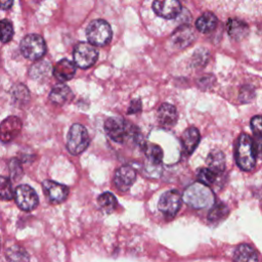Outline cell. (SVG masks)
Returning <instances> with one entry per match:
<instances>
[{"label":"cell","mask_w":262,"mask_h":262,"mask_svg":"<svg viewBox=\"0 0 262 262\" xmlns=\"http://www.w3.org/2000/svg\"><path fill=\"white\" fill-rule=\"evenodd\" d=\"M260 152V143H256L248 134H241L235 147V161L244 171H251L255 168L256 157Z\"/></svg>","instance_id":"1"},{"label":"cell","mask_w":262,"mask_h":262,"mask_svg":"<svg viewBox=\"0 0 262 262\" xmlns=\"http://www.w3.org/2000/svg\"><path fill=\"white\" fill-rule=\"evenodd\" d=\"M183 201L193 209H203L212 206L215 202L213 191L206 185L194 182L183 192Z\"/></svg>","instance_id":"2"},{"label":"cell","mask_w":262,"mask_h":262,"mask_svg":"<svg viewBox=\"0 0 262 262\" xmlns=\"http://www.w3.org/2000/svg\"><path fill=\"white\" fill-rule=\"evenodd\" d=\"M90 138L87 129L81 124H74L68 133L67 148L70 154L77 156L82 154L89 145Z\"/></svg>","instance_id":"3"},{"label":"cell","mask_w":262,"mask_h":262,"mask_svg":"<svg viewBox=\"0 0 262 262\" xmlns=\"http://www.w3.org/2000/svg\"><path fill=\"white\" fill-rule=\"evenodd\" d=\"M112 36L113 32L111 26L103 19L91 21L86 30V37L91 45L104 46L110 43Z\"/></svg>","instance_id":"4"},{"label":"cell","mask_w":262,"mask_h":262,"mask_svg":"<svg viewBox=\"0 0 262 262\" xmlns=\"http://www.w3.org/2000/svg\"><path fill=\"white\" fill-rule=\"evenodd\" d=\"M20 51L23 55L30 60H38L46 52L44 39L37 34L27 35L20 41Z\"/></svg>","instance_id":"5"},{"label":"cell","mask_w":262,"mask_h":262,"mask_svg":"<svg viewBox=\"0 0 262 262\" xmlns=\"http://www.w3.org/2000/svg\"><path fill=\"white\" fill-rule=\"evenodd\" d=\"M98 57V52L93 45L90 43H79L76 45L73 58L75 66H78L81 69H87L93 66Z\"/></svg>","instance_id":"6"},{"label":"cell","mask_w":262,"mask_h":262,"mask_svg":"<svg viewBox=\"0 0 262 262\" xmlns=\"http://www.w3.org/2000/svg\"><path fill=\"white\" fill-rule=\"evenodd\" d=\"M104 130L108 137L118 143H123L131 132L128 124L118 117L108 118L104 123Z\"/></svg>","instance_id":"7"},{"label":"cell","mask_w":262,"mask_h":262,"mask_svg":"<svg viewBox=\"0 0 262 262\" xmlns=\"http://www.w3.org/2000/svg\"><path fill=\"white\" fill-rule=\"evenodd\" d=\"M14 199L17 206L24 211L34 210L39 203V198L34 188L27 184L18 185L14 190Z\"/></svg>","instance_id":"8"},{"label":"cell","mask_w":262,"mask_h":262,"mask_svg":"<svg viewBox=\"0 0 262 262\" xmlns=\"http://www.w3.org/2000/svg\"><path fill=\"white\" fill-rule=\"evenodd\" d=\"M181 202V196L176 190H168L161 195L158 203V208L164 215L173 217L179 211Z\"/></svg>","instance_id":"9"},{"label":"cell","mask_w":262,"mask_h":262,"mask_svg":"<svg viewBox=\"0 0 262 262\" xmlns=\"http://www.w3.org/2000/svg\"><path fill=\"white\" fill-rule=\"evenodd\" d=\"M42 187L47 200L52 204H60L69 195V187L53 180H44Z\"/></svg>","instance_id":"10"},{"label":"cell","mask_w":262,"mask_h":262,"mask_svg":"<svg viewBox=\"0 0 262 262\" xmlns=\"http://www.w3.org/2000/svg\"><path fill=\"white\" fill-rule=\"evenodd\" d=\"M152 9L158 16L173 19L179 15L181 4L179 0H154Z\"/></svg>","instance_id":"11"},{"label":"cell","mask_w":262,"mask_h":262,"mask_svg":"<svg viewBox=\"0 0 262 262\" xmlns=\"http://www.w3.org/2000/svg\"><path fill=\"white\" fill-rule=\"evenodd\" d=\"M23 123L18 117L10 116L0 124V140L4 143L12 141L20 132Z\"/></svg>","instance_id":"12"},{"label":"cell","mask_w":262,"mask_h":262,"mask_svg":"<svg viewBox=\"0 0 262 262\" xmlns=\"http://www.w3.org/2000/svg\"><path fill=\"white\" fill-rule=\"evenodd\" d=\"M136 180V172L130 166H122L114 176V183L120 191H127Z\"/></svg>","instance_id":"13"},{"label":"cell","mask_w":262,"mask_h":262,"mask_svg":"<svg viewBox=\"0 0 262 262\" xmlns=\"http://www.w3.org/2000/svg\"><path fill=\"white\" fill-rule=\"evenodd\" d=\"M157 117H158V121L162 127L171 128L176 124L178 114H177V110L174 105L165 102L159 107Z\"/></svg>","instance_id":"14"},{"label":"cell","mask_w":262,"mask_h":262,"mask_svg":"<svg viewBox=\"0 0 262 262\" xmlns=\"http://www.w3.org/2000/svg\"><path fill=\"white\" fill-rule=\"evenodd\" d=\"M53 76L61 82H66L71 80L76 74V66L73 61L69 59H61L59 60L54 68L52 69Z\"/></svg>","instance_id":"15"},{"label":"cell","mask_w":262,"mask_h":262,"mask_svg":"<svg viewBox=\"0 0 262 262\" xmlns=\"http://www.w3.org/2000/svg\"><path fill=\"white\" fill-rule=\"evenodd\" d=\"M200 138H201L200 132L196 128L194 127L187 128L182 133V136H181V144H182L183 151L186 155L192 154L200 142Z\"/></svg>","instance_id":"16"},{"label":"cell","mask_w":262,"mask_h":262,"mask_svg":"<svg viewBox=\"0 0 262 262\" xmlns=\"http://www.w3.org/2000/svg\"><path fill=\"white\" fill-rule=\"evenodd\" d=\"M233 262H259L258 253L250 245L242 244L233 253Z\"/></svg>","instance_id":"17"},{"label":"cell","mask_w":262,"mask_h":262,"mask_svg":"<svg viewBox=\"0 0 262 262\" xmlns=\"http://www.w3.org/2000/svg\"><path fill=\"white\" fill-rule=\"evenodd\" d=\"M72 97L71 89L64 84L55 85L49 94V99L52 103L61 105Z\"/></svg>","instance_id":"18"},{"label":"cell","mask_w":262,"mask_h":262,"mask_svg":"<svg viewBox=\"0 0 262 262\" xmlns=\"http://www.w3.org/2000/svg\"><path fill=\"white\" fill-rule=\"evenodd\" d=\"M217 17L214 13L212 12H205L203 13L195 21V28L198 31L204 34L211 33L212 31L215 30L217 26Z\"/></svg>","instance_id":"19"},{"label":"cell","mask_w":262,"mask_h":262,"mask_svg":"<svg viewBox=\"0 0 262 262\" xmlns=\"http://www.w3.org/2000/svg\"><path fill=\"white\" fill-rule=\"evenodd\" d=\"M248 31V25L243 20L231 18L227 23V33L231 38L235 40H241L244 37H246Z\"/></svg>","instance_id":"20"},{"label":"cell","mask_w":262,"mask_h":262,"mask_svg":"<svg viewBox=\"0 0 262 262\" xmlns=\"http://www.w3.org/2000/svg\"><path fill=\"white\" fill-rule=\"evenodd\" d=\"M208 168L212 170L217 175L222 173L225 168V158L222 151L220 150H213L209 154L207 159Z\"/></svg>","instance_id":"21"},{"label":"cell","mask_w":262,"mask_h":262,"mask_svg":"<svg viewBox=\"0 0 262 262\" xmlns=\"http://www.w3.org/2000/svg\"><path fill=\"white\" fill-rule=\"evenodd\" d=\"M229 213L228 207L223 203L213 204L212 208L208 214V219L212 223L220 222L221 220L225 219Z\"/></svg>","instance_id":"22"},{"label":"cell","mask_w":262,"mask_h":262,"mask_svg":"<svg viewBox=\"0 0 262 262\" xmlns=\"http://www.w3.org/2000/svg\"><path fill=\"white\" fill-rule=\"evenodd\" d=\"M6 258L9 262H30L27 251L19 246H12L6 251Z\"/></svg>","instance_id":"23"},{"label":"cell","mask_w":262,"mask_h":262,"mask_svg":"<svg viewBox=\"0 0 262 262\" xmlns=\"http://www.w3.org/2000/svg\"><path fill=\"white\" fill-rule=\"evenodd\" d=\"M98 207L105 213H111L116 209L117 199L112 192H103L97 199Z\"/></svg>","instance_id":"24"},{"label":"cell","mask_w":262,"mask_h":262,"mask_svg":"<svg viewBox=\"0 0 262 262\" xmlns=\"http://www.w3.org/2000/svg\"><path fill=\"white\" fill-rule=\"evenodd\" d=\"M146 159L154 165H159L163 160V150L162 148L154 143H147L143 147Z\"/></svg>","instance_id":"25"},{"label":"cell","mask_w":262,"mask_h":262,"mask_svg":"<svg viewBox=\"0 0 262 262\" xmlns=\"http://www.w3.org/2000/svg\"><path fill=\"white\" fill-rule=\"evenodd\" d=\"M13 194L14 191L10 179L5 176H0V199L8 201L13 198Z\"/></svg>","instance_id":"26"},{"label":"cell","mask_w":262,"mask_h":262,"mask_svg":"<svg viewBox=\"0 0 262 262\" xmlns=\"http://www.w3.org/2000/svg\"><path fill=\"white\" fill-rule=\"evenodd\" d=\"M51 67L48 62L46 61H41L38 62L36 64H34L31 68L30 71V75L31 77H33L34 79H40V78H45L49 73H50Z\"/></svg>","instance_id":"27"},{"label":"cell","mask_w":262,"mask_h":262,"mask_svg":"<svg viewBox=\"0 0 262 262\" xmlns=\"http://www.w3.org/2000/svg\"><path fill=\"white\" fill-rule=\"evenodd\" d=\"M196 178L200 183L209 186L214 183V181L217 178V174L214 173L209 168H201L196 173Z\"/></svg>","instance_id":"28"},{"label":"cell","mask_w":262,"mask_h":262,"mask_svg":"<svg viewBox=\"0 0 262 262\" xmlns=\"http://www.w3.org/2000/svg\"><path fill=\"white\" fill-rule=\"evenodd\" d=\"M12 24L7 19L0 20V40L3 43H8L13 37Z\"/></svg>","instance_id":"29"},{"label":"cell","mask_w":262,"mask_h":262,"mask_svg":"<svg viewBox=\"0 0 262 262\" xmlns=\"http://www.w3.org/2000/svg\"><path fill=\"white\" fill-rule=\"evenodd\" d=\"M9 170H10V175L12 178H18L23 174V168L20 163L16 159H12L9 164Z\"/></svg>","instance_id":"30"},{"label":"cell","mask_w":262,"mask_h":262,"mask_svg":"<svg viewBox=\"0 0 262 262\" xmlns=\"http://www.w3.org/2000/svg\"><path fill=\"white\" fill-rule=\"evenodd\" d=\"M12 95L14 98L20 101H27L29 98V92L24 85H18L17 87H15Z\"/></svg>","instance_id":"31"},{"label":"cell","mask_w":262,"mask_h":262,"mask_svg":"<svg viewBox=\"0 0 262 262\" xmlns=\"http://www.w3.org/2000/svg\"><path fill=\"white\" fill-rule=\"evenodd\" d=\"M251 127L254 135L257 138H260L261 136V117L260 116H255L252 118Z\"/></svg>","instance_id":"32"},{"label":"cell","mask_w":262,"mask_h":262,"mask_svg":"<svg viewBox=\"0 0 262 262\" xmlns=\"http://www.w3.org/2000/svg\"><path fill=\"white\" fill-rule=\"evenodd\" d=\"M141 110V101L139 99H134L130 102V105L128 107V114H135L138 113Z\"/></svg>","instance_id":"33"},{"label":"cell","mask_w":262,"mask_h":262,"mask_svg":"<svg viewBox=\"0 0 262 262\" xmlns=\"http://www.w3.org/2000/svg\"><path fill=\"white\" fill-rule=\"evenodd\" d=\"M13 4V0H0V8L9 9Z\"/></svg>","instance_id":"34"}]
</instances>
